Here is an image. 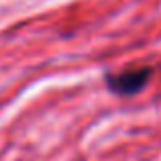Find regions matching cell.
<instances>
[{
  "label": "cell",
  "instance_id": "cell-1",
  "mask_svg": "<svg viewBox=\"0 0 161 161\" xmlns=\"http://www.w3.org/2000/svg\"><path fill=\"white\" fill-rule=\"evenodd\" d=\"M153 78V67H133V69H125L118 74H106V86L110 92L118 96H135Z\"/></svg>",
  "mask_w": 161,
  "mask_h": 161
}]
</instances>
